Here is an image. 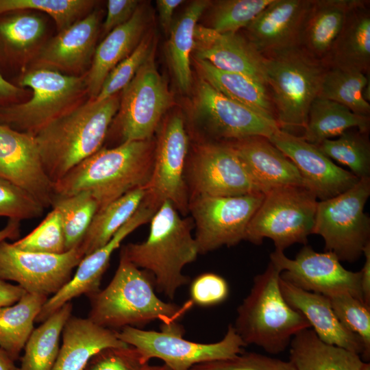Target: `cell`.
Segmentation results:
<instances>
[{
  "instance_id": "obj_1",
  "label": "cell",
  "mask_w": 370,
  "mask_h": 370,
  "mask_svg": "<svg viewBox=\"0 0 370 370\" xmlns=\"http://www.w3.org/2000/svg\"><path fill=\"white\" fill-rule=\"evenodd\" d=\"M156 145L151 139L102 147L54 183L56 197L89 192L99 210L148 183Z\"/></svg>"
},
{
  "instance_id": "obj_2",
  "label": "cell",
  "mask_w": 370,
  "mask_h": 370,
  "mask_svg": "<svg viewBox=\"0 0 370 370\" xmlns=\"http://www.w3.org/2000/svg\"><path fill=\"white\" fill-rule=\"evenodd\" d=\"M115 95L90 99L59 116L35 134L45 170L54 183L101 148L119 110Z\"/></svg>"
},
{
  "instance_id": "obj_3",
  "label": "cell",
  "mask_w": 370,
  "mask_h": 370,
  "mask_svg": "<svg viewBox=\"0 0 370 370\" xmlns=\"http://www.w3.org/2000/svg\"><path fill=\"white\" fill-rule=\"evenodd\" d=\"M89 297L88 318L113 330L127 326L140 328L156 320L161 324L176 323L193 306L190 300L177 305L160 299L152 276L135 266L122 252L110 282Z\"/></svg>"
},
{
  "instance_id": "obj_4",
  "label": "cell",
  "mask_w": 370,
  "mask_h": 370,
  "mask_svg": "<svg viewBox=\"0 0 370 370\" xmlns=\"http://www.w3.org/2000/svg\"><path fill=\"white\" fill-rule=\"evenodd\" d=\"M193 226L192 219L182 217L173 205L165 201L150 221L147 239L128 243L121 249L135 266L152 276L156 290L171 299L189 282L183 269L199 254Z\"/></svg>"
},
{
  "instance_id": "obj_5",
  "label": "cell",
  "mask_w": 370,
  "mask_h": 370,
  "mask_svg": "<svg viewBox=\"0 0 370 370\" xmlns=\"http://www.w3.org/2000/svg\"><path fill=\"white\" fill-rule=\"evenodd\" d=\"M280 273L269 261L265 271L254 277L249 293L237 308L233 325L246 345H255L270 354L283 352L297 333L311 328L306 318L284 299Z\"/></svg>"
},
{
  "instance_id": "obj_6",
  "label": "cell",
  "mask_w": 370,
  "mask_h": 370,
  "mask_svg": "<svg viewBox=\"0 0 370 370\" xmlns=\"http://www.w3.org/2000/svg\"><path fill=\"white\" fill-rule=\"evenodd\" d=\"M267 84L281 130H304L328 69L300 47L264 56Z\"/></svg>"
},
{
  "instance_id": "obj_7",
  "label": "cell",
  "mask_w": 370,
  "mask_h": 370,
  "mask_svg": "<svg viewBox=\"0 0 370 370\" xmlns=\"http://www.w3.org/2000/svg\"><path fill=\"white\" fill-rule=\"evenodd\" d=\"M179 322L161 324L160 332L124 327L116 331L119 339L136 348L143 360L159 358L173 370H190L196 365L233 358L247 346L233 324L228 325L224 337L212 343H200L183 338Z\"/></svg>"
},
{
  "instance_id": "obj_8",
  "label": "cell",
  "mask_w": 370,
  "mask_h": 370,
  "mask_svg": "<svg viewBox=\"0 0 370 370\" xmlns=\"http://www.w3.org/2000/svg\"><path fill=\"white\" fill-rule=\"evenodd\" d=\"M317 200L305 186L269 190L249 223L245 240L260 245L268 238L282 251L295 243L306 245L313 234Z\"/></svg>"
},
{
  "instance_id": "obj_9",
  "label": "cell",
  "mask_w": 370,
  "mask_h": 370,
  "mask_svg": "<svg viewBox=\"0 0 370 370\" xmlns=\"http://www.w3.org/2000/svg\"><path fill=\"white\" fill-rule=\"evenodd\" d=\"M20 84L31 88L32 95L27 101L1 108L0 124L33 135L77 106L87 92L86 74L69 75L47 68L28 71Z\"/></svg>"
},
{
  "instance_id": "obj_10",
  "label": "cell",
  "mask_w": 370,
  "mask_h": 370,
  "mask_svg": "<svg viewBox=\"0 0 370 370\" xmlns=\"http://www.w3.org/2000/svg\"><path fill=\"white\" fill-rule=\"evenodd\" d=\"M369 196L370 177H364L347 190L317 202L313 234L323 238L325 250L340 261H356L370 243V219L364 212Z\"/></svg>"
},
{
  "instance_id": "obj_11",
  "label": "cell",
  "mask_w": 370,
  "mask_h": 370,
  "mask_svg": "<svg viewBox=\"0 0 370 370\" xmlns=\"http://www.w3.org/2000/svg\"><path fill=\"white\" fill-rule=\"evenodd\" d=\"M172 102L166 82L157 69L153 51L122 90L114 117L120 144L151 139Z\"/></svg>"
},
{
  "instance_id": "obj_12",
  "label": "cell",
  "mask_w": 370,
  "mask_h": 370,
  "mask_svg": "<svg viewBox=\"0 0 370 370\" xmlns=\"http://www.w3.org/2000/svg\"><path fill=\"white\" fill-rule=\"evenodd\" d=\"M263 198L262 193L190 198L188 212L195 225L199 254L234 246L245 240L249 223Z\"/></svg>"
},
{
  "instance_id": "obj_13",
  "label": "cell",
  "mask_w": 370,
  "mask_h": 370,
  "mask_svg": "<svg viewBox=\"0 0 370 370\" xmlns=\"http://www.w3.org/2000/svg\"><path fill=\"white\" fill-rule=\"evenodd\" d=\"M188 147L184 119L180 114H174L162 126L152 172L145 186V199L156 208L169 201L181 214L188 213L189 194L185 178Z\"/></svg>"
},
{
  "instance_id": "obj_14",
  "label": "cell",
  "mask_w": 370,
  "mask_h": 370,
  "mask_svg": "<svg viewBox=\"0 0 370 370\" xmlns=\"http://www.w3.org/2000/svg\"><path fill=\"white\" fill-rule=\"evenodd\" d=\"M185 178L189 199L260 193L228 142L197 145L186 164Z\"/></svg>"
},
{
  "instance_id": "obj_15",
  "label": "cell",
  "mask_w": 370,
  "mask_h": 370,
  "mask_svg": "<svg viewBox=\"0 0 370 370\" xmlns=\"http://www.w3.org/2000/svg\"><path fill=\"white\" fill-rule=\"evenodd\" d=\"M84 257L80 246L62 254H45L22 251L3 241L0 243V278L15 282L26 293L49 297L69 282Z\"/></svg>"
},
{
  "instance_id": "obj_16",
  "label": "cell",
  "mask_w": 370,
  "mask_h": 370,
  "mask_svg": "<svg viewBox=\"0 0 370 370\" xmlns=\"http://www.w3.org/2000/svg\"><path fill=\"white\" fill-rule=\"evenodd\" d=\"M270 261L281 270V279L297 288L328 297L347 293L363 301L360 271L347 270L331 251L317 252L305 245L294 259L275 249Z\"/></svg>"
},
{
  "instance_id": "obj_17",
  "label": "cell",
  "mask_w": 370,
  "mask_h": 370,
  "mask_svg": "<svg viewBox=\"0 0 370 370\" xmlns=\"http://www.w3.org/2000/svg\"><path fill=\"white\" fill-rule=\"evenodd\" d=\"M0 179L23 189L45 208L56 199L34 135L0 124Z\"/></svg>"
},
{
  "instance_id": "obj_18",
  "label": "cell",
  "mask_w": 370,
  "mask_h": 370,
  "mask_svg": "<svg viewBox=\"0 0 370 370\" xmlns=\"http://www.w3.org/2000/svg\"><path fill=\"white\" fill-rule=\"evenodd\" d=\"M196 110L213 136L228 141L254 136L269 139L280 129L276 123L223 95L203 78L197 87Z\"/></svg>"
},
{
  "instance_id": "obj_19",
  "label": "cell",
  "mask_w": 370,
  "mask_h": 370,
  "mask_svg": "<svg viewBox=\"0 0 370 370\" xmlns=\"http://www.w3.org/2000/svg\"><path fill=\"white\" fill-rule=\"evenodd\" d=\"M269 140L293 162L307 188L319 201L347 190L359 180L300 136L278 129Z\"/></svg>"
},
{
  "instance_id": "obj_20",
  "label": "cell",
  "mask_w": 370,
  "mask_h": 370,
  "mask_svg": "<svg viewBox=\"0 0 370 370\" xmlns=\"http://www.w3.org/2000/svg\"><path fill=\"white\" fill-rule=\"evenodd\" d=\"M157 208L144 199L133 216L105 245L85 256L73 278L44 304L36 322H43L64 304L82 295L88 297L100 290V284L111 256L123 241L140 226L150 222Z\"/></svg>"
},
{
  "instance_id": "obj_21",
  "label": "cell",
  "mask_w": 370,
  "mask_h": 370,
  "mask_svg": "<svg viewBox=\"0 0 370 370\" xmlns=\"http://www.w3.org/2000/svg\"><path fill=\"white\" fill-rule=\"evenodd\" d=\"M193 53L195 59L219 70L239 73L267 86L264 56L238 32L221 34L197 25Z\"/></svg>"
},
{
  "instance_id": "obj_22",
  "label": "cell",
  "mask_w": 370,
  "mask_h": 370,
  "mask_svg": "<svg viewBox=\"0 0 370 370\" xmlns=\"http://www.w3.org/2000/svg\"><path fill=\"white\" fill-rule=\"evenodd\" d=\"M311 0H273L245 28L246 37L263 55L299 47Z\"/></svg>"
},
{
  "instance_id": "obj_23",
  "label": "cell",
  "mask_w": 370,
  "mask_h": 370,
  "mask_svg": "<svg viewBox=\"0 0 370 370\" xmlns=\"http://www.w3.org/2000/svg\"><path fill=\"white\" fill-rule=\"evenodd\" d=\"M227 142L260 193L289 186L306 187L296 166L268 138L254 136Z\"/></svg>"
},
{
  "instance_id": "obj_24",
  "label": "cell",
  "mask_w": 370,
  "mask_h": 370,
  "mask_svg": "<svg viewBox=\"0 0 370 370\" xmlns=\"http://www.w3.org/2000/svg\"><path fill=\"white\" fill-rule=\"evenodd\" d=\"M99 26V14L94 10L58 32L40 51L38 66L62 73L82 71L92 61Z\"/></svg>"
},
{
  "instance_id": "obj_25",
  "label": "cell",
  "mask_w": 370,
  "mask_h": 370,
  "mask_svg": "<svg viewBox=\"0 0 370 370\" xmlns=\"http://www.w3.org/2000/svg\"><path fill=\"white\" fill-rule=\"evenodd\" d=\"M280 286L286 301L306 318L322 341L356 352L365 361L362 341L338 320L328 297L304 291L281 278Z\"/></svg>"
},
{
  "instance_id": "obj_26",
  "label": "cell",
  "mask_w": 370,
  "mask_h": 370,
  "mask_svg": "<svg viewBox=\"0 0 370 370\" xmlns=\"http://www.w3.org/2000/svg\"><path fill=\"white\" fill-rule=\"evenodd\" d=\"M148 23L146 9L138 6L132 17L114 29L96 47L91 66L86 74L87 92L93 99L108 73L129 56L145 34Z\"/></svg>"
},
{
  "instance_id": "obj_27",
  "label": "cell",
  "mask_w": 370,
  "mask_h": 370,
  "mask_svg": "<svg viewBox=\"0 0 370 370\" xmlns=\"http://www.w3.org/2000/svg\"><path fill=\"white\" fill-rule=\"evenodd\" d=\"M62 343L52 370H84L92 357L108 347H123L116 330L100 326L90 319L71 316L62 332Z\"/></svg>"
},
{
  "instance_id": "obj_28",
  "label": "cell",
  "mask_w": 370,
  "mask_h": 370,
  "mask_svg": "<svg viewBox=\"0 0 370 370\" xmlns=\"http://www.w3.org/2000/svg\"><path fill=\"white\" fill-rule=\"evenodd\" d=\"M367 1L358 0L348 12L343 27L325 59L328 68L365 74L370 68V10Z\"/></svg>"
},
{
  "instance_id": "obj_29",
  "label": "cell",
  "mask_w": 370,
  "mask_h": 370,
  "mask_svg": "<svg viewBox=\"0 0 370 370\" xmlns=\"http://www.w3.org/2000/svg\"><path fill=\"white\" fill-rule=\"evenodd\" d=\"M358 0H311L299 47L313 58L325 59L350 9Z\"/></svg>"
},
{
  "instance_id": "obj_30",
  "label": "cell",
  "mask_w": 370,
  "mask_h": 370,
  "mask_svg": "<svg viewBox=\"0 0 370 370\" xmlns=\"http://www.w3.org/2000/svg\"><path fill=\"white\" fill-rule=\"evenodd\" d=\"M296 370H370V363L347 349L322 341L310 328L297 333L289 345Z\"/></svg>"
},
{
  "instance_id": "obj_31",
  "label": "cell",
  "mask_w": 370,
  "mask_h": 370,
  "mask_svg": "<svg viewBox=\"0 0 370 370\" xmlns=\"http://www.w3.org/2000/svg\"><path fill=\"white\" fill-rule=\"evenodd\" d=\"M195 63L201 78L217 90L277 123L271 94L266 84L239 73L219 70L204 60L195 59Z\"/></svg>"
},
{
  "instance_id": "obj_32",
  "label": "cell",
  "mask_w": 370,
  "mask_h": 370,
  "mask_svg": "<svg viewBox=\"0 0 370 370\" xmlns=\"http://www.w3.org/2000/svg\"><path fill=\"white\" fill-rule=\"evenodd\" d=\"M352 128L367 133L369 116L357 114L337 102L317 97L310 107L301 137L318 145Z\"/></svg>"
},
{
  "instance_id": "obj_33",
  "label": "cell",
  "mask_w": 370,
  "mask_h": 370,
  "mask_svg": "<svg viewBox=\"0 0 370 370\" xmlns=\"http://www.w3.org/2000/svg\"><path fill=\"white\" fill-rule=\"evenodd\" d=\"M210 5L208 0L193 1L173 23L169 31V62L176 83L184 92H188L192 85L190 54L194 47L197 23Z\"/></svg>"
},
{
  "instance_id": "obj_34",
  "label": "cell",
  "mask_w": 370,
  "mask_h": 370,
  "mask_svg": "<svg viewBox=\"0 0 370 370\" xmlns=\"http://www.w3.org/2000/svg\"><path fill=\"white\" fill-rule=\"evenodd\" d=\"M48 298L25 293L16 303L0 308V347L14 361L19 358Z\"/></svg>"
},
{
  "instance_id": "obj_35",
  "label": "cell",
  "mask_w": 370,
  "mask_h": 370,
  "mask_svg": "<svg viewBox=\"0 0 370 370\" xmlns=\"http://www.w3.org/2000/svg\"><path fill=\"white\" fill-rule=\"evenodd\" d=\"M72 310V304L68 302L34 329L24 347L19 370H52L60 347V336Z\"/></svg>"
},
{
  "instance_id": "obj_36",
  "label": "cell",
  "mask_w": 370,
  "mask_h": 370,
  "mask_svg": "<svg viewBox=\"0 0 370 370\" xmlns=\"http://www.w3.org/2000/svg\"><path fill=\"white\" fill-rule=\"evenodd\" d=\"M145 193V186L136 188L97 212L79 245L84 256L110 241L137 210Z\"/></svg>"
},
{
  "instance_id": "obj_37",
  "label": "cell",
  "mask_w": 370,
  "mask_h": 370,
  "mask_svg": "<svg viewBox=\"0 0 370 370\" xmlns=\"http://www.w3.org/2000/svg\"><path fill=\"white\" fill-rule=\"evenodd\" d=\"M369 80V73L328 68L318 97L345 106L357 114L369 116L370 104L363 97V90Z\"/></svg>"
},
{
  "instance_id": "obj_38",
  "label": "cell",
  "mask_w": 370,
  "mask_h": 370,
  "mask_svg": "<svg viewBox=\"0 0 370 370\" xmlns=\"http://www.w3.org/2000/svg\"><path fill=\"white\" fill-rule=\"evenodd\" d=\"M52 208L61 217L66 251L79 246L99 210L96 199L89 192L83 191L56 197Z\"/></svg>"
},
{
  "instance_id": "obj_39",
  "label": "cell",
  "mask_w": 370,
  "mask_h": 370,
  "mask_svg": "<svg viewBox=\"0 0 370 370\" xmlns=\"http://www.w3.org/2000/svg\"><path fill=\"white\" fill-rule=\"evenodd\" d=\"M367 134L349 130L317 146L331 160L347 166L358 178L370 177V143Z\"/></svg>"
},
{
  "instance_id": "obj_40",
  "label": "cell",
  "mask_w": 370,
  "mask_h": 370,
  "mask_svg": "<svg viewBox=\"0 0 370 370\" xmlns=\"http://www.w3.org/2000/svg\"><path fill=\"white\" fill-rule=\"evenodd\" d=\"M91 0H0V14L20 10H36L48 14L58 32L68 28L90 12Z\"/></svg>"
},
{
  "instance_id": "obj_41",
  "label": "cell",
  "mask_w": 370,
  "mask_h": 370,
  "mask_svg": "<svg viewBox=\"0 0 370 370\" xmlns=\"http://www.w3.org/2000/svg\"><path fill=\"white\" fill-rule=\"evenodd\" d=\"M272 1H218L213 7L209 27L221 34L245 29Z\"/></svg>"
},
{
  "instance_id": "obj_42",
  "label": "cell",
  "mask_w": 370,
  "mask_h": 370,
  "mask_svg": "<svg viewBox=\"0 0 370 370\" xmlns=\"http://www.w3.org/2000/svg\"><path fill=\"white\" fill-rule=\"evenodd\" d=\"M153 36L145 34L133 52L119 62L108 73L101 89L93 100L103 101L123 90L132 79L136 72L151 53L154 51Z\"/></svg>"
},
{
  "instance_id": "obj_43",
  "label": "cell",
  "mask_w": 370,
  "mask_h": 370,
  "mask_svg": "<svg viewBox=\"0 0 370 370\" xmlns=\"http://www.w3.org/2000/svg\"><path fill=\"white\" fill-rule=\"evenodd\" d=\"M332 308L341 323L357 335L365 349V362L370 359V306L349 293L328 297Z\"/></svg>"
},
{
  "instance_id": "obj_44",
  "label": "cell",
  "mask_w": 370,
  "mask_h": 370,
  "mask_svg": "<svg viewBox=\"0 0 370 370\" xmlns=\"http://www.w3.org/2000/svg\"><path fill=\"white\" fill-rule=\"evenodd\" d=\"M13 245L22 251L45 254H62L66 251L61 217L56 208L29 234Z\"/></svg>"
},
{
  "instance_id": "obj_45",
  "label": "cell",
  "mask_w": 370,
  "mask_h": 370,
  "mask_svg": "<svg viewBox=\"0 0 370 370\" xmlns=\"http://www.w3.org/2000/svg\"><path fill=\"white\" fill-rule=\"evenodd\" d=\"M45 208L30 194L3 179H0V217L11 220L38 218Z\"/></svg>"
},
{
  "instance_id": "obj_46",
  "label": "cell",
  "mask_w": 370,
  "mask_h": 370,
  "mask_svg": "<svg viewBox=\"0 0 370 370\" xmlns=\"http://www.w3.org/2000/svg\"><path fill=\"white\" fill-rule=\"evenodd\" d=\"M44 32L43 21L35 14H18L0 23V35L8 44L19 49L34 45Z\"/></svg>"
},
{
  "instance_id": "obj_47",
  "label": "cell",
  "mask_w": 370,
  "mask_h": 370,
  "mask_svg": "<svg viewBox=\"0 0 370 370\" xmlns=\"http://www.w3.org/2000/svg\"><path fill=\"white\" fill-rule=\"evenodd\" d=\"M190 370H296L290 361L256 352H245L224 360L195 365Z\"/></svg>"
},
{
  "instance_id": "obj_48",
  "label": "cell",
  "mask_w": 370,
  "mask_h": 370,
  "mask_svg": "<svg viewBox=\"0 0 370 370\" xmlns=\"http://www.w3.org/2000/svg\"><path fill=\"white\" fill-rule=\"evenodd\" d=\"M147 363L132 346L108 347L95 354L84 370H142Z\"/></svg>"
},
{
  "instance_id": "obj_49",
  "label": "cell",
  "mask_w": 370,
  "mask_h": 370,
  "mask_svg": "<svg viewBox=\"0 0 370 370\" xmlns=\"http://www.w3.org/2000/svg\"><path fill=\"white\" fill-rule=\"evenodd\" d=\"M227 281L214 273H204L194 279L190 286V301L201 307L221 304L229 296Z\"/></svg>"
},
{
  "instance_id": "obj_50",
  "label": "cell",
  "mask_w": 370,
  "mask_h": 370,
  "mask_svg": "<svg viewBox=\"0 0 370 370\" xmlns=\"http://www.w3.org/2000/svg\"><path fill=\"white\" fill-rule=\"evenodd\" d=\"M136 0H109L107 3V14L103 24L105 34L127 22L139 6Z\"/></svg>"
},
{
  "instance_id": "obj_51",
  "label": "cell",
  "mask_w": 370,
  "mask_h": 370,
  "mask_svg": "<svg viewBox=\"0 0 370 370\" xmlns=\"http://www.w3.org/2000/svg\"><path fill=\"white\" fill-rule=\"evenodd\" d=\"M182 0H158L156 1L157 9L159 14L160 24L166 32H169L173 24V14Z\"/></svg>"
},
{
  "instance_id": "obj_52",
  "label": "cell",
  "mask_w": 370,
  "mask_h": 370,
  "mask_svg": "<svg viewBox=\"0 0 370 370\" xmlns=\"http://www.w3.org/2000/svg\"><path fill=\"white\" fill-rule=\"evenodd\" d=\"M25 293L18 284H10L0 278V308L16 303Z\"/></svg>"
},
{
  "instance_id": "obj_53",
  "label": "cell",
  "mask_w": 370,
  "mask_h": 370,
  "mask_svg": "<svg viewBox=\"0 0 370 370\" xmlns=\"http://www.w3.org/2000/svg\"><path fill=\"white\" fill-rule=\"evenodd\" d=\"M365 262L361 273V289L364 303L370 306V243H368L363 250Z\"/></svg>"
},
{
  "instance_id": "obj_54",
  "label": "cell",
  "mask_w": 370,
  "mask_h": 370,
  "mask_svg": "<svg viewBox=\"0 0 370 370\" xmlns=\"http://www.w3.org/2000/svg\"><path fill=\"white\" fill-rule=\"evenodd\" d=\"M23 90L7 81L0 73V99L18 97Z\"/></svg>"
},
{
  "instance_id": "obj_55",
  "label": "cell",
  "mask_w": 370,
  "mask_h": 370,
  "mask_svg": "<svg viewBox=\"0 0 370 370\" xmlns=\"http://www.w3.org/2000/svg\"><path fill=\"white\" fill-rule=\"evenodd\" d=\"M20 233V221L10 219L7 225L0 230V243L7 239H16Z\"/></svg>"
},
{
  "instance_id": "obj_56",
  "label": "cell",
  "mask_w": 370,
  "mask_h": 370,
  "mask_svg": "<svg viewBox=\"0 0 370 370\" xmlns=\"http://www.w3.org/2000/svg\"><path fill=\"white\" fill-rule=\"evenodd\" d=\"M0 370H19L14 361L0 347Z\"/></svg>"
},
{
  "instance_id": "obj_57",
  "label": "cell",
  "mask_w": 370,
  "mask_h": 370,
  "mask_svg": "<svg viewBox=\"0 0 370 370\" xmlns=\"http://www.w3.org/2000/svg\"><path fill=\"white\" fill-rule=\"evenodd\" d=\"M142 370H173L167 365L163 364L162 365H150L147 363L144 365Z\"/></svg>"
}]
</instances>
